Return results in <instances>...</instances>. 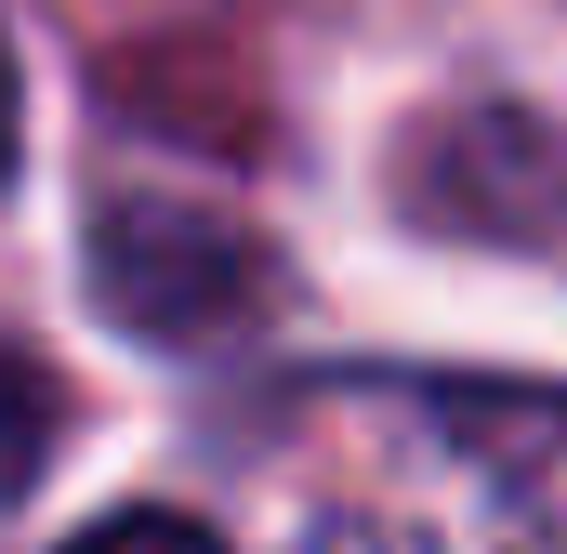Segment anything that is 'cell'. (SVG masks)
I'll list each match as a JSON object with an SVG mask.
<instances>
[{
    "label": "cell",
    "instance_id": "6da1fadb",
    "mask_svg": "<svg viewBox=\"0 0 567 554\" xmlns=\"http://www.w3.org/2000/svg\"><path fill=\"white\" fill-rule=\"evenodd\" d=\"M290 554H567V383H357L290 449Z\"/></svg>",
    "mask_w": 567,
    "mask_h": 554
},
{
    "label": "cell",
    "instance_id": "7a4b0ae2",
    "mask_svg": "<svg viewBox=\"0 0 567 554\" xmlns=\"http://www.w3.org/2000/svg\"><path fill=\"white\" fill-rule=\"evenodd\" d=\"M93 277H106V304L133 330H158V343H198V330H225V317L265 304V252L238 225L185 212V198H120L93 225Z\"/></svg>",
    "mask_w": 567,
    "mask_h": 554
},
{
    "label": "cell",
    "instance_id": "3957f363",
    "mask_svg": "<svg viewBox=\"0 0 567 554\" xmlns=\"http://www.w3.org/2000/svg\"><path fill=\"white\" fill-rule=\"evenodd\" d=\"M66 554H225L198 515H172V502H133V515H106V529H80Z\"/></svg>",
    "mask_w": 567,
    "mask_h": 554
},
{
    "label": "cell",
    "instance_id": "277c9868",
    "mask_svg": "<svg viewBox=\"0 0 567 554\" xmlns=\"http://www.w3.org/2000/svg\"><path fill=\"white\" fill-rule=\"evenodd\" d=\"M0 172H13V53H0Z\"/></svg>",
    "mask_w": 567,
    "mask_h": 554
}]
</instances>
